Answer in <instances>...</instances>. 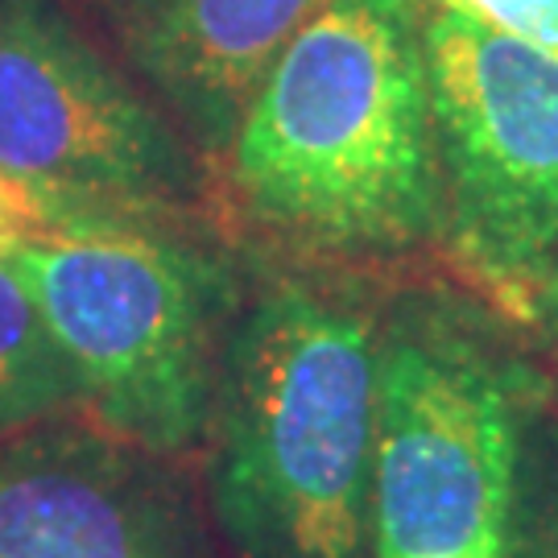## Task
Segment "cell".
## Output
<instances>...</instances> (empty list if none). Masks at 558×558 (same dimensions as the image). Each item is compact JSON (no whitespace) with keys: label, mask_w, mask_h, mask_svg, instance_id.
Listing matches in <instances>:
<instances>
[{"label":"cell","mask_w":558,"mask_h":558,"mask_svg":"<svg viewBox=\"0 0 558 558\" xmlns=\"http://www.w3.org/2000/svg\"><path fill=\"white\" fill-rule=\"evenodd\" d=\"M240 216L319 260L442 240L422 0H327L286 41L223 154Z\"/></svg>","instance_id":"obj_1"},{"label":"cell","mask_w":558,"mask_h":558,"mask_svg":"<svg viewBox=\"0 0 558 558\" xmlns=\"http://www.w3.org/2000/svg\"><path fill=\"white\" fill-rule=\"evenodd\" d=\"M211 509L236 558H373L377 319L311 274H265L228 327Z\"/></svg>","instance_id":"obj_2"},{"label":"cell","mask_w":558,"mask_h":558,"mask_svg":"<svg viewBox=\"0 0 558 558\" xmlns=\"http://www.w3.org/2000/svg\"><path fill=\"white\" fill-rule=\"evenodd\" d=\"M555 389L513 331L418 286L377 319L373 558H505L521 447Z\"/></svg>","instance_id":"obj_3"},{"label":"cell","mask_w":558,"mask_h":558,"mask_svg":"<svg viewBox=\"0 0 558 558\" xmlns=\"http://www.w3.org/2000/svg\"><path fill=\"white\" fill-rule=\"evenodd\" d=\"M9 269L59 343L83 418L170 459L207 439L240 306L211 244L186 223H80L25 236Z\"/></svg>","instance_id":"obj_4"},{"label":"cell","mask_w":558,"mask_h":558,"mask_svg":"<svg viewBox=\"0 0 558 558\" xmlns=\"http://www.w3.org/2000/svg\"><path fill=\"white\" fill-rule=\"evenodd\" d=\"M0 179L38 232L186 223L207 170L62 0H0Z\"/></svg>","instance_id":"obj_5"},{"label":"cell","mask_w":558,"mask_h":558,"mask_svg":"<svg viewBox=\"0 0 558 558\" xmlns=\"http://www.w3.org/2000/svg\"><path fill=\"white\" fill-rule=\"evenodd\" d=\"M442 240L493 299L534 319L558 257V59L422 4Z\"/></svg>","instance_id":"obj_6"},{"label":"cell","mask_w":558,"mask_h":558,"mask_svg":"<svg viewBox=\"0 0 558 558\" xmlns=\"http://www.w3.org/2000/svg\"><path fill=\"white\" fill-rule=\"evenodd\" d=\"M0 558H216L170 456L59 414L0 447Z\"/></svg>","instance_id":"obj_7"},{"label":"cell","mask_w":558,"mask_h":558,"mask_svg":"<svg viewBox=\"0 0 558 558\" xmlns=\"http://www.w3.org/2000/svg\"><path fill=\"white\" fill-rule=\"evenodd\" d=\"M203 161H223L286 41L327 0H62Z\"/></svg>","instance_id":"obj_8"},{"label":"cell","mask_w":558,"mask_h":558,"mask_svg":"<svg viewBox=\"0 0 558 558\" xmlns=\"http://www.w3.org/2000/svg\"><path fill=\"white\" fill-rule=\"evenodd\" d=\"M59 414H80L75 377L29 290L0 260V447Z\"/></svg>","instance_id":"obj_9"},{"label":"cell","mask_w":558,"mask_h":558,"mask_svg":"<svg viewBox=\"0 0 558 558\" xmlns=\"http://www.w3.org/2000/svg\"><path fill=\"white\" fill-rule=\"evenodd\" d=\"M505 558H558V385L525 430Z\"/></svg>","instance_id":"obj_10"},{"label":"cell","mask_w":558,"mask_h":558,"mask_svg":"<svg viewBox=\"0 0 558 558\" xmlns=\"http://www.w3.org/2000/svg\"><path fill=\"white\" fill-rule=\"evenodd\" d=\"M422 4L459 13L484 29H497L505 38L558 59V0H422Z\"/></svg>","instance_id":"obj_11"},{"label":"cell","mask_w":558,"mask_h":558,"mask_svg":"<svg viewBox=\"0 0 558 558\" xmlns=\"http://www.w3.org/2000/svg\"><path fill=\"white\" fill-rule=\"evenodd\" d=\"M534 319H542V327H546V336L555 339V352H558V257H555V265H550V274H546V286H542V294H538Z\"/></svg>","instance_id":"obj_12"},{"label":"cell","mask_w":558,"mask_h":558,"mask_svg":"<svg viewBox=\"0 0 558 558\" xmlns=\"http://www.w3.org/2000/svg\"><path fill=\"white\" fill-rule=\"evenodd\" d=\"M0 223H13V228H25V232H38L34 211L25 207V199H21L4 179H0Z\"/></svg>","instance_id":"obj_13"},{"label":"cell","mask_w":558,"mask_h":558,"mask_svg":"<svg viewBox=\"0 0 558 558\" xmlns=\"http://www.w3.org/2000/svg\"><path fill=\"white\" fill-rule=\"evenodd\" d=\"M25 236H34V232H25V228H13V223H0V260L13 257Z\"/></svg>","instance_id":"obj_14"}]
</instances>
